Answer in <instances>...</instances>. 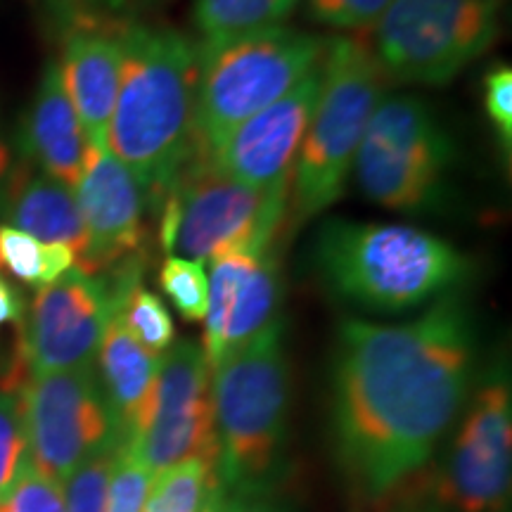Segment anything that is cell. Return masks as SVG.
Returning <instances> with one entry per match:
<instances>
[{
  "mask_svg": "<svg viewBox=\"0 0 512 512\" xmlns=\"http://www.w3.org/2000/svg\"><path fill=\"white\" fill-rule=\"evenodd\" d=\"M162 356L147 351L126 325L119 313L107 325L98 354H95V373L102 384V392L110 403L114 420L124 441L131 437L138 415L143 411Z\"/></svg>",
  "mask_w": 512,
  "mask_h": 512,
  "instance_id": "obj_20",
  "label": "cell"
},
{
  "mask_svg": "<svg viewBox=\"0 0 512 512\" xmlns=\"http://www.w3.org/2000/svg\"><path fill=\"white\" fill-rule=\"evenodd\" d=\"M216 482V463L204 458L183 460L152 479L143 512H197Z\"/></svg>",
  "mask_w": 512,
  "mask_h": 512,
  "instance_id": "obj_23",
  "label": "cell"
},
{
  "mask_svg": "<svg viewBox=\"0 0 512 512\" xmlns=\"http://www.w3.org/2000/svg\"><path fill=\"white\" fill-rule=\"evenodd\" d=\"M387 83L366 38H328L316 110L290 181L299 221L323 214L344 195L358 145Z\"/></svg>",
  "mask_w": 512,
  "mask_h": 512,
  "instance_id": "obj_6",
  "label": "cell"
},
{
  "mask_svg": "<svg viewBox=\"0 0 512 512\" xmlns=\"http://www.w3.org/2000/svg\"><path fill=\"white\" fill-rule=\"evenodd\" d=\"M10 169V150L8 145H5V140L0 138V181H3L5 174H8Z\"/></svg>",
  "mask_w": 512,
  "mask_h": 512,
  "instance_id": "obj_36",
  "label": "cell"
},
{
  "mask_svg": "<svg viewBox=\"0 0 512 512\" xmlns=\"http://www.w3.org/2000/svg\"><path fill=\"white\" fill-rule=\"evenodd\" d=\"M472 370L475 323L460 292L408 323L339 325L332 441L358 496L382 501L425 467L463 408Z\"/></svg>",
  "mask_w": 512,
  "mask_h": 512,
  "instance_id": "obj_1",
  "label": "cell"
},
{
  "mask_svg": "<svg viewBox=\"0 0 512 512\" xmlns=\"http://www.w3.org/2000/svg\"><path fill=\"white\" fill-rule=\"evenodd\" d=\"M223 494H226V491H223L221 482H216V484L209 489V494H207V498H204L202 508L197 510V512H219V505H221V501H223Z\"/></svg>",
  "mask_w": 512,
  "mask_h": 512,
  "instance_id": "obj_34",
  "label": "cell"
},
{
  "mask_svg": "<svg viewBox=\"0 0 512 512\" xmlns=\"http://www.w3.org/2000/svg\"><path fill=\"white\" fill-rule=\"evenodd\" d=\"M138 256L121 261L114 273H86L79 266L36 292L19 323L17 368L12 382L95 363L107 325L121 302L140 285Z\"/></svg>",
  "mask_w": 512,
  "mask_h": 512,
  "instance_id": "obj_10",
  "label": "cell"
},
{
  "mask_svg": "<svg viewBox=\"0 0 512 512\" xmlns=\"http://www.w3.org/2000/svg\"><path fill=\"white\" fill-rule=\"evenodd\" d=\"M484 110L494 126L498 145L510 157L512 150V69L494 64L484 76Z\"/></svg>",
  "mask_w": 512,
  "mask_h": 512,
  "instance_id": "obj_31",
  "label": "cell"
},
{
  "mask_svg": "<svg viewBox=\"0 0 512 512\" xmlns=\"http://www.w3.org/2000/svg\"><path fill=\"white\" fill-rule=\"evenodd\" d=\"M159 285L188 323H202L209 304V278L204 264L169 254L159 271Z\"/></svg>",
  "mask_w": 512,
  "mask_h": 512,
  "instance_id": "obj_26",
  "label": "cell"
},
{
  "mask_svg": "<svg viewBox=\"0 0 512 512\" xmlns=\"http://www.w3.org/2000/svg\"><path fill=\"white\" fill-rule=\"evenodd\" d=\"M124 444L152 479L190 458L216 463L211 370L200 344L185 339L162 354L150 396Z\"/></svg>",
  "mask_w": 512,
  "mask_h": 512,
  "instance_id": "obj_12",
  "label": "cell"
},
{
  "mask_svg": "<svg viewBox=\"0 0 512 512\" xmlns=\"http://www.w3.org/2000/svg\"><path fill=\"white\" fill-rule=\"evenodd\" d=\"M328 38L280 27L197 46L195 157L204 159L240 124L297 86L323 60Z\"/></svg>",
  "mask_w": 512,
  "mask_h": 512,
  "instance_id": "obj_5",
  "label": "cell"
},
{
  "mask_svg": "<svg viewBox=\"0 0 512 512\" xmlns=\"http://www.w3.org/2000/svg\"><path fill=\"white\" fill-rule=\"evenodd\" d=\"M219 512H290L268 496V491H226Z\"/></svg>",
  "mask_w": 512,
  "mask_h": 512,
  "instance_id": "obj_32",
  "label": "cell"
},
{
  "mask_svg": "<svg viewBox=\"0 0 512 512\" xmlns=\"http://www.w3.org/2000/svg\"><path fill=\"white\" fill-rule=\"evenodd\" d=\"M15 394L22 403L31 465L60 486L83 460L124 444L95 363L31 375Z\"/></svg>",
  "mask_w": 512,
  "mask_h": 512,
  "instance_id": "obj_11",
  "label": "cell"
},
{
  "mask_svg": "<svg viewBox=\"0 0 512 512\" xmlns=\"http://www.w3.org/2000/svg\"><path fill=\"white\" fill-rule=\"evenodd\" d=\"M24 159L43 174L76 188L88 155V138L76 114L57 62H48L31 102L22 133Z\"/></svg>",
  "mask_w": 512,
  "mask_h": 512,
  "instance_id": "obj_18",
  "label": "cell"
},
{
  "mask_svg": "<svg viewBox=\"0 0 512 512\" xmlns=\"http://www.w3.org/2000/svg\"><path fill=\"white\" fill-rule=\"evenodd\" d=\"M209 266L202 351L209 370H214L230 351L242 347L278 318L283 275L275 242L238 247Z\"/></svg>",
  "mask_w": 512,
  "mask_h": 512,
  "instance_id": "obj_14",
  "label": "cell"
},
{
  "mask_svg": "<svg viewBox=\"0 0 512 512\" xmlns=\"http://www.w3.org/2000/svg\"><path fill=\"white\" fill-rule=\"evenodd\" d=\"M323 60L283 98L249 117L200 162L249 188H285L316 110Z\"/></svg>",
  "mask_w": 512,
  "mask_h": 512,
  "instance_id": "obj_15",
  "label": "cell"
},
{
  "mask_svg": "<svg viewBox=\"0 0 512 512\" xmlns=\"http://www.w3.org/2000/svg\"><path fill=\"white\" fill-rule=\"evenodd\" d=\"M117 313L126 330L152 354L162 356L176 342V325L169 309L143 285H136L126 294Z\"/></svg>",
  "mask_w": 512,
  "mask_h": 512,
  "instance_id": "obj_24",
  "label": "cell"
},
{
  "mask_svg": "<svg viewBox=\"0 0 512 512\" xmlns=\"http://www.w3.org/2000/svg\"><path fill=\"white\" fill-rule=\"evenodd\" d=\"M150 486L152 475L147 467L128 451L126 444H121L112 470L107 512H143Z\"/></svg>",
  "mask_w": 512,
  "mask_h": 512,
  "instance_id": "obj_29",
  "label": "cell"
},
{
  "mask_svg": "<svg viewBox=\"0 0 512 512\" xmlns=\"http://www.w3.org/2000/svg\"><path fill=\"white\" fill-rule=\"evenodd\" d=\"M512 482V394L505 370L477 389L439 475L441 508L505 512Z\"/></svg>",
  "mask_w": 512,
  "mask_h": 512,
  "instance_id": "obj_13",
  "label": "cell"
},
{
  "mask_svg": "<svg viewBox=\"0 0 512 512\" xmlns=\"http://www.w3.org/2000/svg\"><path fill=\"white\" fill-rule=\"evenodd\" d=\"M3 503L8 512H67L62 486L41 475L31 463L12 484Z\"/></svg>",
  "mask_w": 512,
  "mask_h": 512,
  "instance_id": "obj_30",
  "label": "cell"
},
{
  "mask_svg": "<svg viewBox=\"0 0 512 512\" xmlns=\"http://www.w3.org/2000/svg\"><path fill=\"white\" fill-rule=\"evenodd\" d=\"M501 0H392L373 29L387 81L444 86L494 46Z\"/></svg>",
  "mask_w": 512,
  "mask_h": 512,
  "instance_id": "obj_9",
  "label": "cell"
},
{
  "mask_svg": "<svg viewBox=\"0 0 512 512\" xmlns=\"http://www.w3.org/2000/svg\"><path fill=\"white\" fill-rule=\"evenodd\" d=\"M121 444L102 448L64 479L62 496L67 512H107L112 470Z\"/></svg>",
  "mask_w": 512,
  "mask_h": 512,
  "instance_id": "obj_25",
  "label": "cell"
},
{
  "mask_svg": "<svg viewBox=\"0 0 512 512\" xmlns=\"http://www.w3.org/2000/svg\"><path fill=\"white\" fill-rule=\"evenodd\" d=\"M299 0H192L202 41H223L285 24Z\"/></svg>",
  "mask_w": 512,
  "mask_h": 512,
  "instance_id": "obj_21",
  "label": "cell"
},
{
  "mask_svg": "<svg viewBox=\"0 0 512 512\" xmlns=\"http://www.w3.org/2000/svg\"><path fill=\"white\" fill-rule=\"evenodd\" d=\"M31 463L22 403L15 392L0 389V501Z\"/></svg>",
  "mask_w": 512,
  "mask_h": 512,
  "instance_id": "obj_27",
  "label": "cell"
},
{
  "mask_svg": "<svg viewBox=\"0 0 512 512\" xmlns=\"http://www.w3.org/2000/svg\"><path fill=\"white\" fill-rule=\"evenodd\" d=\"M76 266V254L67 245L41 242L22 230L0 223V273L43 290Z\"/></svg>",
  "mask_w": 512,
  "mask_h": 512,
  "instance_id": "obj_22",
  "label": "cell"
},
{
  "mask_svg": "<svg viewBox=\"0 0 512 512\" xmlns=\"http://www.w3.org/2000/svg\"><path fill=\"white\" fill-rule=\"evenodd\" d=\"M0 216L12 226L41 242L67 245L76 254V264L86 252L79 204L69 185L43 174L24 159L0 188Z\"/></svg>",
  "mask_w": 512,
  "mask_h": 512,
  "instance_id": "obj_19",
  "label": "cell"
},
{
  "mask_svg": "<svg viewBox=\"0 0 512 512\" xmlns=\"http://www.w3.org/2000/svg\"><path fill=\"white\" fill-rule=\"evenodd\" d=\"M456 164V145L415 95L382 98L354 157L358 190L377 207L418 214L437 207Z\"/></svg>",
  "mask_w": 512,
  "mask_h": 512,
  "instance_id": "obj_7",
  "label": "cell"
},
{
  "mask_svg": "<svg viewBox=\"0 0 512 512\" xmlns=\"http://www.w3.org/2000/svg\"><path fill=\"white\" fill-rule=\"evenodd\" d=\"M292 377L275 318L211 370L216 472L223 491H266L285 458Z\"/></svg>",
  "mask_w": 512,
  "mask_h": 512,
  "instance_id": "obj_4",
  "label": "cell"
},
{
  "mask_svg": "<svg viewBox=\"0 0 512 512\" xmlns=\"http://www.w3.org/2000/svg\"><path fill=\"white\" fill-rule=\"evenodd\" d=\"M0 512H8V510H5V503L3 501H0Z\"/></svg>",
  "mask_w": 512,
  "mask_h": 512,
  "instance_id": "obj_37",
  "label": "cell"
},
{
  "mask_svg": "<svg viewBox=\"0 0 512 512\" xmlns=\"http://www.w3.org/2000/svg\"><path fill=\"white\" fill-rule=\"evenodd\" d=\"M313 264L328 290L375 313H403L458 292L475 264L456 245L413 226L323 223Z\"/></svg>",
  "mask_w": 512,
  "mask_h": 512,
  "instance_id": "obj_3",
  "label": "cell"
},
{
  "mask_svg": "<svg viewBox=\"0 0 512 512\" xmlns=\"http://www.w3.org/2000/svg\"><path fill=\"white\" fill-rule=\"evenodd\" d=\"M121 76L107 150L164 197L195 157L197 46L176 29L121 24Z\"/></svg>",
  "mask_w": 512,
  "mask_h": 512,
  "instance_id": "obj_2",
  "label": "cell"
},
{
  "mask_svg": "<svg viewBox=\"0 0 512 512\" xmlns=\"http://www.w3.org/2000/svg\"><path fill=\"white\" fill-rule=\"evenodd\" d=\"M86 228L81 271L105 273L136 256L143 245L145 188L107 145H88L86 164L74 188Z\"/></svg>",
  "mask_w": 512,
  "mask_h": 512,
  "instance_id": "obj_16",
  "label": "cell"
},
{
  "mask_svg": "<svg viewBox=\"0 0 512 512\" xmlns=\"http://www.w3.org/2000/svg\"><path fill=\"white\" fill-rule=\"evenodd\" d=\"M392 512H444L439 505L432 503H422V501H403L396 505Z\"/></svg>",
  "mask_w": 512,
  "mask_h": 512,
  "instance_id": "obj_35",
  "label": "cell"
},
{
  "mask_svg": "<svg viewBox=\"0 0 512 512\" xmlns=\"http://www.w3.org/2000/svg\"><path fill=\"white\" fill-rule=\"evenodd\" d=\"M121 60V27L83 22L64 38L62 60L57 62L88 145H107L114 100H117Z\"/></svg>",
  "mask_w": 512,
  "mask_h": 512,
  "instance_id": "obj_17",
  "label": "cell"
},
{
  "mask_svg": "<svg viewBox=\"0 0 512 512\" xmlns=\"http://www.w3.org/2000/svg\"><path fill=\"white\" fill-rule=\"evenodd\" d=\"M24 313H27V306H24L22 294L0 273V328L10 323L19 325L24 320Z\"/></svg>",
  "mask_w": 512,
  "mask_h": 512,
  "instance_id": "obj_33",
  "label": "cell"
},
{
  "mask_svg": "<svg viewBox=\"0 0 512 512\" xmlns=\"http://www.w3.org/2000/svg\"><path fill=\"white\" fill-rule=\"evenodd\" d=\"M290 185L249 188L197 159L164 195L159 240L169 254L211 264L247 245H268L283 226Z\"/></svg>",
  "mask_w": 512,
  "mask_h": 512,
  "instance_id": "obj_8",
  "label": "cell"
},
{
  "mask_svg": "<svg viewBox=\"0 0 512 512\" xmlns=\"http://www.w3.org/2000/svg\"><path fill=\"white\" fill-rule=\"evenodd\" d=\"M392 0H306L313 22L337 31H370Z\"/></svg>",
  "mask_w": 512,
  "mask_h": 512,
  "instance_id": "obj_28",
  "label": "cell"
}]
</instances>
